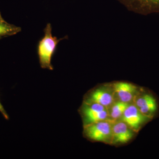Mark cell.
<instances>
[{
    "label": "cell",
    "mask_w": 159,
    "mask_h": 159,
    "mask_svg": "<svg viewBox=\"0 0 159 159\" xmlns=\"http://www.w3.org/2000/svg\"><path fill=\"white\" fill-rule=\"evenodd\" d=\"M65 38L57 39L52 34V27L50 23L46 26L44 29V36L39 43L38 47L39 62L41 67L51 70H54L51 64V59L53 57L58 43Z\"/></svg>",
    "instance_id": "1"
},
{
    "label": "cell",
    "mask_w": 159,
    "mask_h": 159,
    "mask_svg": "<svg viewBox=\"0 0 159 159\" xmlns=\"http://www.w3.org/2000/svg\"><path fill=\"white\" fill-rule=\"evenodd\" d=\"M84 126V135L91 140L107 142L113 138L112 126L106 120L94 122Z\"/></svg>",
    "instance_id": "2"
},
{
    "label": "cell",
    "mask_w": 159,
    "mask_h": 159,
    "mask_svg": "<svg viewBox=\"0 0 159 159\" xmlns=\"http://www.w3.org/2000/svg\"><path fill=\"white\" fill-rule=\"evenodd\" d=\"M106 108L99 103L84 101L80 111L84 126L106 120L108 116Z\"/></svg>",
    "instance_id": "3"
},
{
    "label": "cell",
    "mask_w": 159,
    "mask_h": 159,
    "mask_svg": "<svg viewBox=\"0 0 159 159\" xmlns=\"http://www.w3.org/2000/svg\"><path fill=\"white\" fill-rule=\"evenodd\" d=\"M129 11L145 15L159 13V0H116Z\"/></svg>",
    "instance_id": "4"
},
{
    "label": "cell",
    "mask_w": 159,
    "mask_h": 159,
    "mask_svg": "<svg viewBox=\"0 0 159 159\" xmlns=\"http://www.w3.org/2000/svg\"><path fill=\"white\" fill-rule=\"evenodd\" d=\"M140 111L136 105H129L122 116V120L132 129L138 130L145 122L151 119Z\"/></svg>",
    "instance_id": "5"
},
{
    "label": "cell",
    "mask_w": 159,
    "mask_h": 159,
    "mask_svg": "<svg viewBox=\"0 0 159 159\" xmlns=\"http://www.w3.org/2000/svg\"><path fill=\"white\" fill-rule=\"evenodd\" d=\"M135 105L143 115L152 118L157 109L154 97L149 94H145L137 99Z\"/></svg>",
    "instance_id": "6"
},
{
    "label": "cell",
    "mask_w": 159,
    "mask_h": 159,
    "mask_svg": "<svg viewBox=\"0 0 159 159\" xmlns=\"http://www.w3.org/2000/svg\"><path fill=\"white\" fill-rule=\"evenodd\" d=\"M114 90L122 102H130L136 93L135 86L126 82H117L114 84Z\"/></svg>",
    "instance_id": "7"
},
{
    "label": "cell",
    "mask_w": 159,
    "mask_h": 159,
    "mask_svg": "<svg viewBox=\"0 0 159 159\" xmlns=\"http://www.w3.org/2000/svg\"><path fill=\"white\" fill-rule=\"evenodd\" d=\"M112 135L115 142L125 143L132 138L133 134L130 127L122 121L117 122L112 126Z\"/></svg>",
    "instance_id": "8"
},
{
    "label": "cell",
    "mask_w": 159,
    "mask_h": 159,
    "mask_svg": "<svg viewBox=\"0 0 159 159\" xmlns=\"http://www.w3.org/2000/svg\"><path fill=\"white\" fill-rule=\"evenodd\" d=\"M113 101L112 95L105 90L98 89L93 92L85 101L96 102L106 107L111 105Z\"/></svg>",
    "instance_id": "9"
},
{
    "label": "cell",
    "mask_w": 159,
    "mask_h": 159,
    "mask_svg": "<svg viewBox=\"0 0 159 159\" xmlns=\"http://www.w3.org/2000/svg\"><path fill=\"white\" fill-rule=\"evenodd\" d=\"M21 30V29L20 27L9 24L6 21H0V38L4 36L15 35Z\"/></svg>",
    "instance_id": "10"
},
{
    "label": "cell",
    "mask_w": 159,
    "mask_h": 159,
    "mask_svg": "<svg viewBox=\"0 0 159 159\" xmlns=\"http://www.w3.org/2000/svg\"><path fill=\"white\" fill-rule=\"evenodd\" d=\"M128 103L120 101L115 103L111 108V116L114 119L121 116L125 109L129 106Z\"/></svg>",
    "instance_id": "11"
},
{
    "label": "cell",
    "mask_w": 159,
    "mask_h": 159,
    "mask_svg": "<svg viewBox=\"0 0 159 159\" xmlns=\"http://www.w3.org/2000/svg\"><path fill=\"white\" fill-rule=\"evenodd\" d=\"M0 112L1 113L3 116L4 117V118L6 120H9V115H8L6 110L4 108V107H3L2 102H1V100H0Z\"/></svg>",
    "instance_id": "12"
},
{
    "label": "cell",
    "mask_w": 159,
    "mask_h": 159,
    "mask_svg": "<svg viewBox=\"0 0 159 159\" xmlns=\"http://www.w3.org/2000/svg\"><path fill=\"white\" fill-rule=\"evenodd\" d=\"M0 21H5V20H4L3 17H2V15H1V13H0Z\"/></svg>",
    "instance_id": "13"
},
{
    "label": "cell",
    "mask_w": 159,
    "mask_h": 159,
    "mask_svg": "<svg viewBox=\"0 0 159 159\" xmlns=\"http://www.w3.org/2000/svg\"><path fill=\"white\" fill-rule=\"evenodd\" d=\"M2 39V38H0V39Z\"/></svg>",
    "instance_id": "14"
}]
</instances>
